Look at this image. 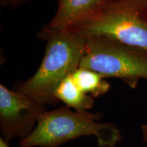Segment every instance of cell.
Wrapping results in <instances>:
<instances>
[{"label": "cell", "mask_w": 147, "mask_h": 147, "mask_svg": "<svg viewBox=\"0 0 147 147\" xmlns=\"http://www.w3.org/2000/svg\"><path fill=\"white\" fill-rule=\"evenodd\" d=\"M71 75L77 85L93 98L105 95L110 89V84L105 78L92 69L79 67Z\"/></svg>", "instance_id": "ba28073f"}, {"label": "cell", "mask_w": 147, "mask_h": 147, "mask_svg": "<svg viewBox=\"0 0 147 147\" xmlns=\"http://www.w3.org/2000/svg\"><path fill=\"white\" fill-rule=\"evenodd\" d=\"M47 106L16 90L0 84V133L5 142L29 136Z\"/></svg>", "instance_id": "5b68a950"}, {"label": "cell", "mask_w": 147, "mask_h": 147, "mask_svg": "<svg viewBox=\"0 0 147 147\" xmlns=\"http://www.w3.org/2000/svg\"><path fill=\"white\" fill-rule=\"evenodd\" d=\"M109 0H58L52 20L42 29L39 37L71 31L102 11Z\"/></svg>", "instance_id": "8992f818"}, {"label": "cell", "mask_w": 147, "mask_h": 147, "mask_svg": "<svg viewBox=\"0 0 147 147\" xmlns=\"http://www.w3.org/2000/svg\"><path fill=\"white\" fill-rule=\"evenodd\" d=\"M29 0H0L1 4L5 7L15 9L21 6L23 3L27 2Z\"/></svg>", "instance_id": "9c48e42d"}, {"label": "cell", "mask_w": 147, "mask_h": 147, "mask_svg": "<svg viewBox=\"0 0 147 147\" xmlns=\"http://www.w3.org/2000/svg\"><path fill=\"white\" fill-rule=\"evenodd\" d=\"M80 67L97 71L104 78H116L132 87L147 80V53L105 37L86 38Z\"/></svg>", "instance_id": "277c9868"}, {"label": "cell", "mask_w": 147, "mask_h": 147, "mask_svg": "<svg viewBox=\"0 0 147 147\" xmlns=\"http://www.w3.org/2000/svg\"><path fill=\"white\" fill-rule=\"evenodd\" d=\"M142 130L143 140H144V142L145 143H146L147 144V123L142 125Z\"/></svg>", "instance_id": "30bf717a"}, {"label": "cell", "mask_w": 147, "mask_h": 147, "mask_svg": "<svg viewBox=\"0 0 147 147\" xmlns=\"http://www.w3.org/2000/svg\"><path fill=\"white\" fill-rule=\"evenodd\" d=\"M110 1H121V0H109Z\"/></svg>", "instance_id": "7c38bea8"}, {"label": "cell", "mask_w": 147, "mask_h": 147, "mask_svg": "<svg viewBox=\"0 0 147 147\" xmlns=\"http://www.w3.org/2000/svg\"><path fill=\"white\" fill-rule=\"evenodd\" d=\"M84 38L105 37L147 53L146 0L110 1L72 30Z\"/></svg>", "instance_id": "3957f363"}, {"label": "cell", "mask_w": 147, "mask_h": 147, "mask_svg": "<svg viewBox=\"0 0 147 147\" xmlns=\"http://www.w3.org/2000/svg\"><path fill=\"white\" fill-rule=\"evenodd\" d=\"M55 96L59 102L78 112L89 111L94 105V98L77 85L71 74L60 82L55 90Z\"/></svg>", "instance_id": "52a82bcc"}, {"label": "cell", "mask_w": 147, "mask_h": 147, "mask_svg": "<svg viewBox=\"0 0 147 147\" xmlns=\"http://www.w3.org/2000/svg\"><path fill=\"white\" fill-rule=\"evenodd\" d=\"M100 114L78 112L67 106L47 110L29 136L19 147H59L82 137H93L98 147H116L123 140L115 124L100 121Z\"/></svg>", "instance_id": "6da1fadb"}, {"label": "cell", "mask_w": 147, "mask_h": 147, "mask_svg": "<svg viewBox=\"0 0 147 147\" xmlns=\"http://www.w3.org/2000/svg\"><path fill=\"white\" fill-rule=\"evenodd\" d=\"M146 3H147V0H146Z\"/></svg>", "instance_id": "4fadbf2b"}, {"label": "cell", "mask_w": 147, "mask_h": 147, "mask_svg": "<svg viewBox=\"0 0 147 147\" xmlns=\"http://www.w3.org/2000/svg\"><path fill=\"white\" fill-rule=\"evenodd\" d=\"M0 147H10L8 143L5 142L2 138H0Z\"/></svg>", "instance_id": "8fae6325"}, {"label": "cell", "mask_w": 147, "mask_h": 147, "mask_svg": "<svg viewBox=\"0 0 147 147\" xmlns=\"http://www.w3.org/2000/svg\"><path fill=\"white\" fill-rule=\"evenodd\" d=\"M45 53L36 73L15 90L44 106L55 105L59 101L55 92L60 82L80 66L86 49V38L74 31L47 35Z\"/></svg>", "instance_id": "7a4b0ae2"}]
</instances>
